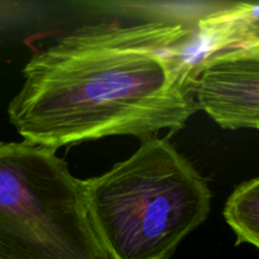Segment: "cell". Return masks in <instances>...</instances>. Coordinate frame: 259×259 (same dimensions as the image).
<instances>
[{"instance_id":"obj_5","label":"cell","mask_w":259,"mask_h":259,"mask_svg":"<svg viewBox=\"0 0 259 259\" xmlns=\"http://www.w3.org/2000/svg\"><path fill=\"white\" fill-rule=\"evenodd\" d=\"M224 218L238 244L247 243L259 249V177L234 190L225 205Z\"/></svg>"},{"instance_id":"obj_4","label":"cell","mask_w":259,"mask_h":259,"mask_svg":"<svg viewBox=\"0 0 259 259\" xmlns=\"http://www.w3.org/2000/svg\"><path fill=\"white\" fill-rule=\"evenodd\" d=\"M190 89L197 110L222 128L259 131V43L201 56Z\"/></svg>"},{"instance_id":"obj_3","label":"cell","mask_w":259,"mask_h":259,"mask_svg":"<svg viewBox=\"0 0 259 259\" xmlns=\"http://www.w3.org/2000/svg\"><path fill=\"white\" fill-rule=\"evenodd\" d=\"M0 259H114L83 181L55 151L0 143Z\"/></svg>"},{"instance_id":"obj_6","label":"cell","mask_w":259,"mask_h":259,"mask_svg":"<svg viewBox=\"0 0 259 259\" xmlns=\"http://www.w3.org/2000/svg\"><path fill=\"white\" fill-rule=\"evenodd\" d=\"M254 43H259V37H258V38H255V39H253L252 42L248 43V45H254Z\"/></svg>"},{"instance_id":"obj_1","label":"cell","mask_w":259,"mask_h":259,"mask_svg":"<svg viewBox=\"0 0 259 259\" xmlns=\"http://www.w3.org/2000/svg\"><path fill=\"white\" fill-rule=\"evenodd\" d=\"M197 60V27L189 20L85 25L28 61L9 121L23 142L55 152L179 131L197 111L190 89Z\"/></svg>"},{"instance_id":"obj_2","label":"cell","mask_w":259,"mask_h":259,"mask_svg":"<svg viewBox=\"0 0 259 259\" xmlns=\"http://www.w3.org/2000/svg\"><path fill=\"white\" fill-rule=\"evenodd\" d=\"M89 210L114 259H169L209 217L207 182L169 142L142 141L138 151L83 181Z\"/></svg>"}]
</instances>
